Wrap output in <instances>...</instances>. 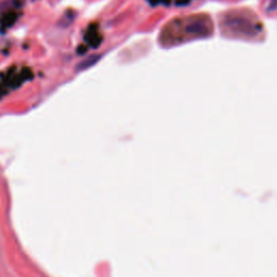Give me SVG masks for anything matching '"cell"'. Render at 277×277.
Wrapping results in <instances>:
<instances>
[{"label":"cell","instance_id":"6da1fadb","mask_svg":"<svg viewBox=\"0 0 277 277\" xmlns=\"http://www.w3.org/2000/svg\"><path fill=\"white\" fill-rule=\"evenodd\" d=\"M100 56H91L89 58H87L85 60H83L77 66H76V69L78 70V72H81V70H86L87 68H89L91 66H93V65L99 61Z\"/></svg>","mask_w":277,"mask_h":277}]
</instances>
